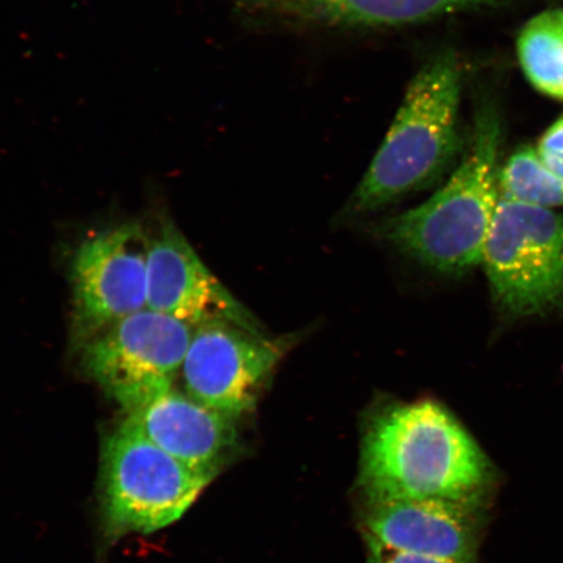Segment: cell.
I'll return each instance as SVG.
<instances>
[{
    "label": "cell",
    "instance_id": "1",
    "mask_svg": "<svg viewBox=\"0 0 563 563\" xmlns=\"http://www.w3.org/2000/svg\"><path fill=\"white\" fill-rule=\"evenodd\" d=\"M495 468L454 415L433 400L379 408L362 439L365 501L488 499Z\"/></svg>",
    "mask_w": 563,
    "mask_h": 563
},
{
    "label": "cell",
    "instance_id": "2",
    "mask_svg": "<svg viewBox=\"0 0 563 563\" xmlns=\"http://www.w3.org/2000/svg\"><path fill=\"white\" fill-rule=\"evenodd\" d=\"M499 140L497 119L489 114L478 118L473 144L461 166L431 199L390 221L389 241L441 273L461 274L483 264L499 200Z\"/></svg>",
    "mask_w": 563,
    "mask_h": 563
},
{
    "label": "cell",
    "instance_id": "3",
    "mask_svg": "<svg viewBox=\"0 0 563 563\" xmlns=\"http://www.w3.org/2000/svg\"><path fill=\"white\" fill-rule=\"evenodd\" d=\"M461 69L446 53L419 70L389 132L355 194V207L372 210L431 183L457 146Z\"/></svg>",
    "mask_w": 563,
    "mask_h": 563
},
{
    "label": "cell",
    "instance_id": "4",
    "mask_svg": "<svg viewBox=\"0 0 563 563\" xmlns=\"http://www.w3.org/2000/svg\"><path fill=\"white\" fill-rule=\"evenodd\" d=\"M213 478L164 452L125 419L102 450L106 532L115 539L170 526Z\"/></svg>",
    "mask_w": 563,
    "mask_h": 563
},
{
    "label": "cell",
    "instance_id": "5",
    "mask_svg": "<svg viewBox=\"0 0 563 563\" xmlns=\"http://www.w3.org/2000/svg\"><path fill=\"white\" fill-rule=\"evenodd\" d=\"M493 297L512 316L563 300V216L499 196L484 245Z\"/></svg>",
    "mask_w": 563,
    "mask_h": 563
},
{
    "label": "cell",
    "instance_id": "6",
    "mask_svg": "<svg viewBox=\"0 0 563 563\" xmlns=\"http://www.w3.org/2000/svg\"><path fill=\"white\" fill-rule=\"evenodd\" d=\"M194 332L187 323L146 308L77 351L87 376L129 412L174 386Z\"/></svg>",
    "mask_w": 563,
    "mask_h": 563
},
{
    "label": "cell",
    "instance_id": "7",
    "mask_svg": "<svg viewBox=\"0 0 563 563\" xmlns=\"http://www.w3.org/2000/svg\"><path fill=\"white\" fill-rule=\"evenodd\" d=\"M150 241L143 227L131 222L97 232L76 250L70 267L76 350L146 309Z\"/></svg>",
    "mask_w": 563,
    "mask_h": 563
},
{
    "label": "cell",
    "instance_id": "8",
    "mask_svg": "<svg viewBox=\"0 0 563 563\" xmlns=\"http://www.w3.org/2000/svg\"><path fill=\"white\" fill-rule=\"evenodd\" d=\"M280 356L256 330L213 321L195 328L179 375L189 397L238 420L255 408Z\"/></svg>",
    "mask_w": 563,
    "mask_h": 563
},
{
    "label": "cell",
    "instance_id": "9",
    "mask_svg": "<svg viewBox=\"0 0 563 563\" xmlns=\"http://www.w3.org/2000/svg\"><path fill=\"white\" fill-rule=\"evenodd\" d=\"M146 308L197 328L228 321L260 332L252 316L211 274L170 218L151 236Z\"/></svg>",
    "mask_w": 563,
    "mask_h": 563
},
{
    "label": "cell",
    "instance_id": "10",
    "mask_svg": "<svg viewBox=\"0 0 563 563\" xmlns=\"http://www.w3.org/2000/svg\"><path fill=\"white\" fill-rule=\"evenodd\" d=\"M488 499L365 501L363 533L397 551L476 562Z\"/></svg>",
    "mask_w": 563,
    "mask_h": 563
},
{
    "label": "cell",
    "instance_id": "11",
    "mask_svg": "<svg viewBox=\"0 0 563 563\" xmlns=\"http://www.w3.org/2000/svg\"><path fill=\"white\" fill-rule=\"evenodd\" d=\"M125 413L126 420L164 452L213 477L241 450L235 419L174 386Z\"/></svg>",
    "mask_w": 563,
    "mask_h": 563
},
{
    "label": "cell",
    "instance_id": "12",
    "mask_svg": "<svg viewBox=\"0 0 563 563\" xmlns=\"http://www.w3.org/2000/svg\"><path fill=\"white\" fill-rule=\"evenodd\" d=\"M316 19L333 25L398 26L490 3L492 0H300Z\"/></svg>",
    "mask_w": 563,
    "mask_h": 563
},
{
    "label": "cell",
    "instance_id": "13",
    "mask_svg": "<svg viewBox=\"0 0 563 563\" xmlns=\"http://www.w3.org/2000/svg\"><path fill=\"white\" fill-rule=\"evenodd\" d=\"M520 67L541 95L563 101V10L534 16L518 37Z\"/></svg>",
    "mask_w": 563,
    "mask_h": 563
},
{
    "label": "cell",
    "instance_id": "14",
    "mask_svg": "<svg viewBox=\"0 0 563 563\" xmlns=\"http://www.w3.org/2000/svg\"><path fill=\"white\" fill-rule=\"evenodd\" d=\"M499 196L526 206L563 207V178L549 168L537 150L520 147L498 174Z\"/></svg>",
    "mask_w": 563,
    "mask_h": 563
},
{
    "label": "cell",
    "instance_id": "15",
    "mask_svg": "<svg viewBox=\"0 0 563 563\" xmlns=\"http://www.w3.org/2000/svg\"><path fill=\"white\" fill-rule=\"evenodd\" d=\"M364 541L365 547H367V563H475L442 560L429 558V555L397 551V549L386 547L365 533Z\"/></svg>",
    "mask_w": 563,
    "mask_h": 563
},
{
    "label": "cell",
    "instance_id": "16",
    "mask_svg": "<svg viewBox=\"0 0 563 563\" xmlns=\"http://www.w3.org/2000/svg\"><path fill=\"white\" fill-rule=\"evenodd\" d=\"M537 151L544 164L563 178V117L549 126Z\"/></svg>",
    "mask_w": 563,
    "mask_h": 563
}]
</instances>
